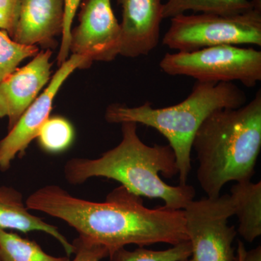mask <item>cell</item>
<instances>
[{"instance_id": "obj_1", "label": "cell", "mask_w": 261, "mask_h": 261, "mask_svg": "<svg viewBox=\"0 0 261 261\" xmlns=\"http://www.w3.org/2000/svg\"><path fill=\"white\" fill-rule=\"evenodd\" d=\"M25 205L63 220L79 236L106 247L110 259L126 245H171L189 241L184 210L164 205L149 209L140 197L123 186L97 202L70 195L58 185H47L29 196Z\"/></svg>"}, {"instance_id": "obj_2", "label": "cell", "mask_w": 261, "mask_h": 261, "mask_svg": "<svg viewBox=\"0 0 261 261\" xmlns=\"http://www.w3.org/2000/svg\"><path fill=\"white\" fill-rule=\"evenodd\" d=\"M122 140L114 148L95 159L74 158L65 163L63 173L70 185H82L94 177L120 182L128 192L139 197L161 199L165 207L184 210L195 197L190 185L171 186L160 177L178 175L176 156L168 145L149 146L137 133V123H121Z\"/></svg>"}, {"instance_id": "obj_3", "label": "cell", "mask_w": 261, "mask_h": 261, "mask_svg": "<svg viewBox=\"0 0 261 261\" xmlns=\"http://www.w3.org/2000/svg\"><path fill=\"white\" fill-rule=\"evenodd\" d=\"M261 148V91L238 108L211 113L194 137L197 181L207 197L230 181H251Z\"/></svg>"}, {"instance_id": "obj_4", "label": "cell", "mask_w": 261, "mask_h": 261, "mask_svg": "<svg viewBox=\"0 0 261 261\" xmlns=\"http://www.w3.org/2000/svg\"><path fill=\"white\" fill-rule=\"evenodd\" d=\"M246 103L245 92L233 82H197L190 95L174 106L154 108L146 102L130 108L114 103L106 109L105 118L110 123H141L164 136L176 156L180 185H185L192 169V142L202 123L217 110L238 108Z\"/></svg>"}, {"instance_id": "obj_5", "label": "cell", "mask_w": 261, "mask_h": 261, "mask_svg": "<svg viewBox=\"0 0 261 261\" xmlns=\"http://www.w3.org/2000/svg\"><path fill=\"white\" fill-rule=\"evenodd\" d=\"M163 44L182 53L226 44L260 47L261 13L251 10L233 15H177L171 18Z\"/></svg>"}, {"instance_id": "obj_6", "label": "cell", "mask_w": 261, "mask_h": 261, "mask_svg": "<svg viewBox=\"0 0 261 261\" xmlns=\"http://www.w3.org/2000/svg\"><path fill=\"white\" fill-rule=\"evenodd\" d=\"M159 66L173 76L216 83L236 81L250 88L261 81V51L226 44L189 53H166Z\"/></svg>"}, {"instance_id": "obj_7", "label": "cell", "mask_w": 261, "mask_h": 261, "mask_svg": "<svg viewBox=\"0 0 261 261\" xmlns=\"http://www.w3.org/2000/svg\"><path fill=\"white\" fill-rule=\"evenodd\" d=\"M184 211L194 260L237 261L232 247L237 231L228 225V219L234 216L231 196L193 200Z\"/></svg>"}, {"instance_id": "obj_8", "label": "cell", "mask_w": 261, "mask_h": 261, "mask_svg": "<svg viewBox=\"0 0 261 261\" xmlns=\"http://www.w3.org/2000/svg\"><path fill=\"white\" fill-rule=\"evenodd\" d=\"M78 27L70 32L69 51L94 61L111 62L119 56L121 25L111 0H85L79 14Z\"/></svg>"}, {"instance_id": "obj_9", "label": "cell", "mask_w": 261, "mask_h": 261, "mask_svg": "<svg viewBox=\"0 0 261 261\" xmlns=\"http://www.w3.org/2000/svg\"><path fill=\"white\" fill-rule=\"evenodd\" d=\"M91 64L83 57L72 55L57 70L47 88L31 105L8 135L0 140V171H7L17 155H22L49 118L53 102L67 79L76 69Z\"/></svg>"}, {"instance_id": "obj_10", "label": "cell", "mask_w": 261, "mask_h": 261, "mask_svg": "<svg viewBox=\"0 0 261 261\" xmlns=\"http://www.w3.org/2000/svg\"><path fill=\"white\" fill-rule=\"evenodd\" d=\"M53 51L44 49L0 83V118H8V130L16 124L50 80Z\"/></svg>"}, {"instance_id": "obj_11", "label": "cell", "mask_w": 261, "mask_h": 261, "mask_svg": "<svg viewBox=\"0 0 261 261\" xmlns=\"http://www.w3.org/2000/svg\"><path fill=\"white\" fill-rule=\"evenodd\" d=\"M122 8L120 56H147L159 43L162 0H118Z\"/></svg>"}, {"instance_id": "obj_12", "label": "cell", "mask_w": 261, "mask_h": 261, "mask_svg": "<svg viewBox=\"0 0 261 261\" xmlns=\"http://www.w3.org/2000/svg\"><path fill=\"white\" fill-rule=\"evenodd\" d=\"M64 0H20L18 23L12 39L19 44L51 49L62 35Z\"/></svg>"}, {"instance_id": "obj_13", "label": "cell", "mask_w": 261, "mask_h": 261, "mask_svg": "<svg viewBox=\"0 0 261 261\" xmlns=\"http://www.w3.org/2000/svg\"><path fill=\"white\" fill-rule=\"evenodd\" d=\"M21 192L12 187L0 186V228L23 233L42 231L58 240L67 256L74 253V246L54 225L48 224L29 212Z\"/></svg>"}, {"instance_id": "obj_14", "label": "cell", "mask_w": 261, "mask_h": 261, "mask_svg": "<svg viewBox=\"0 0 261 261\" xmlns=\"http://www.w3.org/2000/svg\"><path fill=\"white\" fill-rule=\"evenodd\" d=\"M230 196L239 220L238 232L244 240L252 243L261 235V181L237 182Z\"/></svg>"}, {"instance_id": "obj_15", "label": "cell", "mask_w": 261, "mask_h": 261, "mask_svg": "<svg viewBox=\"0 0 261 261\" xmlns=\"http://www.w3.org/2000/svg\"><path fill=\"white\" fill-rule=\"evenodd\" d=\"M253 10L250 0H167L163 17L172 18L187 11L221 15L242 14Z\"/></svg>"}, {"instance_id": "obj_16", "label": "cell", "mask_w": 261, "mask_h": 261, "mask_svg": "<svg viewBox=\"0 0 261 261\" xmlns=\"http://www.w3.org/2000/svg\"><path fill=\"white\" fill-rule=\"evenodd\" d=\"M46 253L36 242L0 228V261H70Z\"/></svg>"}, {"instance_id": "obj_17", "label": "cell", "mask_w": 261, "mask_h": 261, "mask_svg": "<svg viewBox=\"0 0 261 261\" xmlns=\"http://www.w3.org/2000/svg\"><path fill=\"white\" fill-rule=\"evenodd\" d=\"M37 138L43 150L48 153H60L71 145L74 139V129L64 117H49L39 130Z\"/></svg>"}, {"instance_id": "obj_18", "label": "cell", "mask_w": 261, "mask_h": 261, "mask_svg": "<svg viewBox=\"0 0 261 261\" xmlns=\"http://www.w3.org/2000/svg\"><path fill=\"white\" fill-rule=\"evenodd\" d=\"M190 241L182 242L165 250H152L139 247L135 250L122 248L111 257V261H185L192 256Z\"/></svg>"}, {"instance_id": "obj_19", "label": "cell", "mask_w": 261, "mask_h": 261, "mask_svg": "<svg viewBox=\"0 0 261 261\" xmlns=\"http://www.w3.org/2000/svg\"><path fill=\"white\" fill-rule=\"evenodd\" d=\"M39 51V47L19 44L0 30V83L17 69L22 61L34 58Z\"/></svg>"}, {"instance_id": "obj_20", "label": "cell", "mask_w": 261, "mask_h": 261, "mask_svg": "<svg viewBox=\"0 0 261 261\" xmlns=\"http://www.w3.org/2000/svg\"><path fill=\"white\" fill-rule=\"evenodd\" d=\"M80 2L81 0H64V21L59 53L57 57V61L59 66L68 59L72 24Z\"/></svg>"}, {"instance_id": "obj_21", "label": "cell", "mask_w": 261, "mask_h": 261, "mask_svg": "<svg viewBox=\"0 0 261 261\" xmlns=\"http://www.w3.org/2000/svg\"><path fill=\"white\" fill-rule=\"evenodd\" d=\"M74 258L70 261H100L108 257L106 247L79 236L73 241Z\"/></svg>"}, {"instance_id": "obj_22", "label": "cell", "mask_w": 261, "mask_h": 261, "mask_svg": "<svg viewBox=\"0 0 261 261\" xmlns=\"http://www.w3.org/2000/svg\"><path fill=\"white\" fill-rule=\"evenodd\" d=\"M20 3V0H0V30L11 38L18 23Z\"/></svg>"}, {"instance_id": "obj_23", "label": "cell", "mask_w": 261, "mask_h": 261, "mask_svg": "<svg viewBox=\"0 0 261 261\" xmlns=\"http://www.w3.org/2000/svg\"><path fill=\"white\" fill-rule=\"evenodd\" d=\"M237 261H261V247L247 250L242 242H238Z\"/></svg>"}, {"instance_id": "obj_24", "label": "cell", "mask_w": 261, "mask_h": 261, "mask_svg": "<svg viewBox=\"0 0 261 261\" xmlns=\"http://www.w3.org/2000/svg\"><path fill=\"white\" fill-rule=\"evenodd\" d=\"M251 3L253 10L261 13V0H251Z\"/></svg>"}, {"instance_id": "obj_25", "label": "cell", "mask_w": 261, "mask_h": 261, "mask_svg": "<svg viewBox=\"0 0 261 261\" xmlns=\"http://www.w3.org/2000/svg\"><path fill=\"white\" fill-rule=\"evenodd\" d=\"M185 261H195V260H194L193 258H192V259H187V260H185Z\"/></svg>"}]
</instances>
